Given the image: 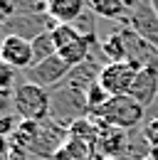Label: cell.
Instances as JSON below:
<instances>
[{"mask_svg":"<svg viewBox=\"0 0 158 160\" xmlns=\"http://www.w3.org/2000/svg\"><path fill=\"white\" fill-rule=\"evenodd\" d=\"M146 116V108L136 103L131 96H111L101 108L92 113V118L101 123V126H111L118 131H131Z\"/></svg>","mask_w":158,"mask_h":160,"instance_id":"6da1fadb","label":"cell"},{"mask_svg":"<svg viewBox=\"0 0 158 160\" xmlns=\"http://www.w3.org/2000/svg\"><path fill=\"white\" fill-rule=\"evenodd\" d=\"M15 116L20 121H45L52 113V94L32 81H22L13 89Z\"/></svg>","mask_w":158,"mask_h":160,"instance_id":"7a4b0ae2","label":"cell"},{"mask_svg":"<svg viewBox=\"0 0 158 160\" xmlns=\"http://www.w3.org/2000/svg\"><path fill=\"white\" fill-rule=\"evenodd\" d=\"M52 37H55V44H57V54L72 69L89 59L92 52H94V44H97V35L94 37H84L72 25H57L52 30Z\"/></svg>","mask_w":158,"mask_h":160,"instance_id":"3957f363","label":"cell"},{"mask_svg":"<svg viewBox=\"0 0 158 160\" xmlns=\"http://www.w3.org/2000/svg\"><path fill=\"white\" fill-rule=\"evenodd\" d=\"M138 74V67H134L131 62H106L99 72V86L109 94V96H129L134 79Z\"/></svg>","mask_w":158,"mask_h":160,"instance_id":"277c9868","label":"cell"},{"mask_svg":"<svg viewBox=\"0 0 158 160\" xmlns=\"http://www.w3.org/2000/svg\"><path fill=\"white\" fill-rule=\"evenodd\" d=\"M67 138H69V136H67V126L59 123L57 118H52V116H47L45 121L37 123V136H35V143H32L30 153L52 160L55 153L64 145Z\"/></svg>","mask_w":158,"mask_h":160,"instance_id":"5b68a950","label":"cell"},{"mask_svg":"<svg viewBox=\"0 0 158 160\" xmlns=\"http://www.w3.org/2000/svg\"><path fill=\"white\" fill-rule=\"evenodd\" d=\"M121 40H124V54H126V62H131L134 67L143 69V67H153L158 69V49L153 44L138 37L131 27H121L118 30Z\"/></svg>","mask_w":158,"mask_h":160,"instance_id":"8992f818","label":"cell"},{"mask_svg":"<svg viewBox=\"0 0 158 160\" xmlns=\"http://www.w3.org/2000/svg\"><path fill=\"white\" fill-rule=\"evenodd\" d=\"M27 72H30V81L32 84L47 89V86H57L62 81H67V77L72 74V67L62 59L59 54H55V57L40 62V64H32Z\"/></svg>","mask_w":158,"mask_h":160,"instance_id":"52a82bcc","label":"cell"},{"mask_svg":"<svg viewBox=\"0 0 158 160\" xmlns=\"http://www.w3.org/2000/svg\"><path fill=\"white\" fill-rule=\"evenodd\" d=\"M0 62H5L8 67L18 69H30L32 62V44L30 40L20 37V35H5L0 40Z\"/></svg>","mask_w":158,"mask_h":160,"instance_id":"ba28073f","label":"cell"},{"mask_svg":"<svg viewBox=\"0 0 158 160\" xmlns=\"http://www.w3.org/2000/svg\"><path fill=\"white\" fill-rule=\"evenodd\" d=\"M129 27L158 49V12L153 10L151 0H143L129 12Z\"/></svg>","mask_w":158,"mask_h":160,"instance_id":"9c48e42d","label":"cell"},{"mask_svg":"<svg viewBox=\"0 0 158 160\" xmlns=\"http://www.w3.org/2000/svg\"><path fill=\"white\" fill-rule=\"evenodd\" d=\"M129 96L136 101V103H141L143 108H148V106L156 101V96H158V69H153V67L138 69Z\"/></svg>","mask_w":158,"mask_h":160,"instance_id":"30bf717a","label":"cell"},{"mask_svg":"<svg viewBox=\"0 0 158 160\" xmlns=\"http://www.w3.org/2000/svg\"><path fill=\"white\" fill-rule=\"evenodd\" d=\"M101 126V123H99ZM126 145V133L118 131V128H111V126H101L99 128V138H97V145H94V153L97 158L106 160V158H116L118 153L124 150Z\"/></svg>","mask_w":158,"mask_h":160,"instance_id":"8fae6325","label":"cell"},{"mask_svg":"<svg viewBox=\"0 0 158 160\" xmlns=\"http://www.w3.org/2000/svg\"><path fill=\"white\" fill-rule=\"evenodd\" d=\"M87 12V0H47V15L57 25H72Z\"/></svg>","mask_w":158,"mask_h":160,"instance_id":"7c38bea8","label":"cell"},{"mask_svg":"<svg viewBox=\"0 0 158 160\" xmlns=\"http://www.w3.org/2000/svg\"><path fill=\"white\" fill-rule=\"evenodd\" d=\"M99 126L92 116H82L77 121H69L67 123V136L72 140H79V143H87V145H97V138H99Z\"/></svg>","mask_w":158,"mask_h":160,"instance_id":"4fadbf2b","label":"cell"},{"mask_svg":"<svg viewBox=\"0 0 158 160\" xmlns=\"http://www.w3.org/2000/svg\"><path fill=\"white\" fill-rule=\"evenodd\" d=\"M87 8L104 20H129V8L124 0H87Z\"/></svg>","mask_w":158,"mask_h":160,"instance_id":"5bb4252c","label":"cell"},{"mask_svg":"<svg viewBox=\"0 0 158 160\" xmlns=\"http://www.w3.org/2000/svg\"><path fill=\"white\" fill-rule=\"evenodd\" d=\"M94 158H97V153H94L92 145L67 138V140H64V145L55 153V158H52V160H94Z\"/></svg>","mask_w":158,"mask_h":160,"instance_id":"9a60e30c","label":"cell"},{"mask_svg":"<svg viewBox=\"0 0 158 160\" xmlns=\"http://www.w3.org/2000/svg\"><path fill=\"white\" fill-rule=\"evenodd\" d=\"M30 44H32V62L35 64L57 54V44H55V37H52V30L50 32H40L37 37L30 40Z\"/></svg>","mask_w":158,"mask_h":160,"instance_id":"2e32d148","label":"cell"},{"mask_svg":"<svg viewBox=\"0 0 158 160\" xmlns=\"http://www.w3.org/2000/svg\"><path fill=\"white\" fill-rule=\"evenodd\" d=\"M99 52H101V57L109 59V64H111V62H126V54H124V40H121L118 32H111V35H106L104 40L99 42Z\"/></svg>","mask_w":158,"mask_h":160,"instance_id":"e0dca14e","label":"cell"},{"mask_svg":"<svg viewBox=\"0 0 158 160\" xmlns=\"http://www.w3.org/2000/svg\"><path fill=\"white\" fill-rule=\"evenodd\" d=\"M27 12H35L30 0H0V25H10L15 18Z\"/></svg>","mask_w":158,"mask_h":160,"instance_id":"ac0fdd59","label":"cell"},{"mask_svg":"<svg viewBox=\"0 0 158 160\" xmlns=\"http://www.w3.org/2000/svg\"><path fill=\"white\" fill-rule=\"evenodd\" d=\"M109 99H111V96H109V94L99 86V81H94V84L87 89V111H89V116H92L97 108H101V106H104Z\"/></svg>","mask_w":158,"mask_h":160,"instance_id":"d6986e66","label":"cell"},{"mask_svg":"<svg viewBox=\"0 0 158 160\" xmlns=\"http://www.w3.org/2000/svg\"><path fill=\"white\" fill-rule=\"evenodd\" d=\"M15 89V69L0 62V91H13Z\"/></svg>","mask_w":158,"mask_h":160,"instance_id":"ffe728a7","label":"cell"},{"mask_svg":"<svg viewBox=\"0 0 158 160\" xmlns=\"http://www.w3.org/2000/svg\"><path fill=\"white\" fill-rule=\"evenodd\" d=\"M15 116V103H13V91H0V118Z\"/></svg>","mask_w":158,"mask_h":160,"instance_id":"44dd1931","label":"cell"},{"mask_svg":"<svg viewBox=\"0 0 158 160\" xmlns=\"http://www.w3.org/2000/svg\"><path fill=\"white\" fill-rule=\"evenodd\" d=\"M124 2H126V8H129V10H134V8H136V5H141L143 0H124Z\"/></svg>","mask_w":158,"mask_h":160,"instance_id":"7402d4cb","label":"cell"},{"mask_svg":"<svg viewBox=\"0 0 158 160\" xmlns=\"http://www.w3.org/2000/svg\"><path fill=\"white\" fill-rule=\"evenodd\" d=\"M106 160H116V158H106Z\"/></svg>","mask_w":158,"mask_h":160,"instance_id":"603a6c76","label":"cell"}]
</instances>
